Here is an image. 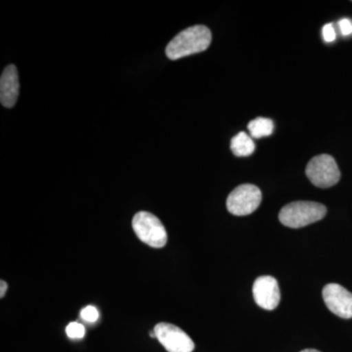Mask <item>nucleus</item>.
Segmentation results:
<instances>
[{
  "mask_svg": "<svg viewBox=\"0 0 352 352\" xmlns=\"http://www.w3.org/2000/svg\"><path fill=\"white\" fill-rule=\"evenodd\" d=\"M248 129L251 133L252 138H261L270 136L273 133L274 129V124L270 119L266 118H258V119L252 120L248 124Z\"/></svg>",
  "mask_w": 352,
  "mask_h": 352,
  "instance_id": "11",
  "label": "nucleus"
},
{
  "mask_svg": "<svg viewBox=\"0 0 352 352\" xmlns=\"http://www.w3.org/2000/svg\"><path fill=\"white\" fill-rule=\"evenodd\" d=\"M252 294L256 305L266 310L275 309L281 300L277 280L266 275L256 279L252 287Z\"/></svg>",
  "mask_w": 352,
  "mask_h": 352,
  "instance_id": "8",
  "label": "nucleus"
},
{
  "mask_svg": "<svg viewBox=\"0 0 352 352\" xmlns=\"http://www.w3.org/2000/svg\"><path fill=\"white\" fill-rule=\"evenodd\" d=\"M324 302L331 312L340 318H352V294L339 284H328L322 291Z\"/></svg>",
  "mask_w": 352,
  "mask_h": 352,
  "instance_id": "7",
  "label": "nucleus"
},
{
  "mask_svg": "<svg viewBox=\"0 0 352 352\" xmlns=\"http://www.w3.org/2000/svg\"><path fill=\"white\" fill-rule=\"evenodd\" d=\"M132 228L139 240L155 249L164 248L168 242V233L164 224L150 212H139L134 215Z\"/></svg>",
  "mask_w": 352,
  "mask_h": 352,
  "instance_id": "3",
  "label": "nucleus"
},
{
  "mask_svg": "<svg viewBox=\"0 0 352 352\" xmlns=\"http://www.w3.org/2000/svg\"><path fill=\"white\" fill-rule=\"evenodd\" d=\"M80 316H82L83 320L89 322V323H94V322L98 320L99 312L96 307L88 305V307L83 308L82 312H80Z\"/></svg>",
  "mask_w": 352,
  "mask_h": 352,
  "instance_id": "13",
  "label": "nucleus"
},
{
  "mask_svg": "<svg viewBox=\"0 0 352 352\" xmlns=\"http://www.w3.org/2000/svg\"><path fill=\"white\" fill-rule=\"evenodd\" d=\"M261 190L256 185L242 184L229 194L226 201L228 212L237 217H244L256 212L261 205Z\"/></svg>",
  "mask_w": 352,
  "mask_h": 352,
  "instance_id": "5",
  "label": "nucleus"
},
{
  "mask_svg": "<svg viewBox=\"0 0 352 352\" xmlns=\"http://www.w3.org/2000/svg\"><path fill=\"white\" fill-rule=\"evenodd\" d=\"M231 150L237 157H248L256 150L254 140L245 132H239L231 140Z\"/></svg>",
  "mask_w": 352,
  "mask_h": 352,
  "instance_id": "10",
  "label": "nucleus"
},
{
  "mask_svg": "<svg viewBox=\"0 0 352 352\" xmlns=\"http://www.w3.org/2000/svg\"><path fill=\"white\" fill-rule=\"evenodd\" d=\"M20 82L18 71L14 65L4 69L0 78V101L6 108H13L19 96Z\"/></svg>",
  "mask_w": 352,
  "mask_h": 352,
  "instance_id": "9",
  "label": "nucleus"
},
{
  "mask_svg": "<svg viewBox=\"0 0 352 352\" xmlns=\"http://www.w3.org/2000/svg\"><path fill=\"white\" fill-rule=\"evenodd\" d=\"M300 352H320V351H316V349H303V351H302Z\"/></svg>",
  "mask_w": 352,
  "mask_h": 352,
  "instance_id": "17",
  "label": "nucleus"
},
{
  "mask_svg": "<svg viewBox=\"0 0 352 352\" xmlns=\"http://www.w3.org/2000/svg\"><path fill=\"white\" fill-rule=\"evenodd\" d=\"M305 173L312 184L329 188L340 182V173L335 159L330 155H319L310 160Z\"/></svg>",
  "mask_w": 352,
  "mask_h": 352,
  "instance_id": "4",
  "label": "nucleus"
},
{
  "mask_svg": "<svg viewBox=\"0 0 352 352\" xmlns=\"http://www.w3.org/2000/svg\"><path fill=\"white\" fill-rule=\"evenodd\" d=\"M327 208L315 201H298L289 204L279 212V220L289 228H302L324 219Z\"/></svg>",
  "mask_w": 352,
  "mask_h": 352,
  "instance_id": "2",
  "label": "nucleus"
},
{
  "mask_svg": "<svg viewBox=\"0 0 352 352\" xmlns=\"http://www.w3.org/2000/svg\"><path fill=\"white\" fill-rule=\"evenodd\" d=\"M340 32L344 36H351L352 34V22L349 19H342L339 22Z\"/></svg>",
  "mask_w": 352,
  "mask_h": 352,
  "instance_id": "15",
  "label": "nucleus"
},
{
  "mask_svg": "<svg viewBox=\"0 0 352 352\" xmlns=\"http://www.w3.org/2000/svg\"><path fill=\"white\" fill-rule=\"evenodd\" d=\"M7 289H8V285H7L6 281L1 280L0 281V298H3L6 296Z\"/></svg>",
  "mask_w": 352,
  "mask_h": 352,
  "instance_id": "16",
  "label": "nucleus"
},
{
  "mask_svg": "<svg viewBox=\"0 0 352 352\" xmlns=\"http://www.w3.org/2000/svg\"><path fill=\"white\" fill-rule=\"evenodd\" d=\"M157 340L168 352H192L195 349L193 340L184 331L170 323H159L155 326Z\"/></svg>",
  "mask_w": 352,
  "mask_h": 352,
  "instance_id": "6",
  "label": "nucleus"
},
{
  "mask_svg": "<svg viewBox=\"0 0 352 352\" xmlns=\"http://www.w3.org/2000/svg\"><path fill=\"white\" fill-rule=\"evenodd\" d=\"M67 336L69 339H82L85 337V329L78 322H72L66 328Z\"/></svg>",
  "mask_w": 352,
  "mask_h": 352,
  "instance_id": "12",
  "label": "nucleus"
},
{
  "mask_svg": "<svg viewBox=\"0 0 352 352\" xmlns=\"http://www.w3.org/2000/svg\"><path fill=\"white\" fill-rule=\"evenodd\" d=\"M322 32H323L324 41H327V43H333L336 39V36H336V32L335 29H333V24L324 25Z\"/></svg>",
  "mask_w": 352,
  "mask_h": 352,
  "instance_id": "14",
  "label": "nucleus"
},
{
  "mask_svg": "<svg viewBox=\"0 0 352 352\" xmlns=\"http://www.w3.org/2000/svg\"><path fill=\"white\" fill-rule=\"evenodd\" d=\"M212 43V32L206 25H194L177 34L166 48L170 60L190 56L207 50Z\"/></svg>",
  "mask_w": 352,
  "mask_h": 352,
  "instance_id": "1",
  "label": "nucleus"
}]
</instances>
